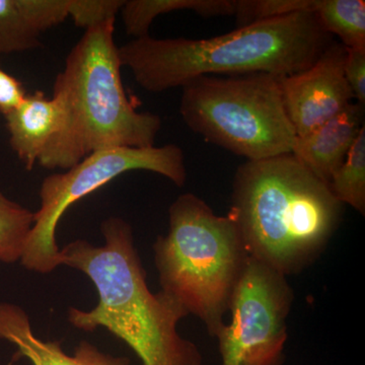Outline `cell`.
<instances>
[{"label":"cell","instance_id":"obj_3","mask_svg":"<svg viewBox=\"0 0 365 365\" xmlns=\"http://www.w3.org/2000/svg\"><path fill=\"white\" fill-rule=\"evenodd\" d=\"M342 207L329 185L289 153L240 165L227 215L250 258L287 277L325 249Z\"/></svg>","mask_w":365,"mask_h":365},{"label":"cell","instance_id":"obj_18","mask_svg":"<svg viewBox=\"0 0 365 365\" xmlns=\"http://www.w3.org/2000/svg\"><path fill=\"white\" fill-rule=\"evenodd\" d=\"M321 0H235L237 28L297 13H316Z\"/></svg>","mask_w":365,"mask_h":365},{"label":"cell","instance_id":"obj_10","mask_svg":"<svg viewBox=\"0 0 365 365\" xmlns=\"http://www.w3.org/2000/svg\"><path fill=\"white\" fill-rule=\"evenodd\" d=\"M9 144L26 170L36 163L54 170L55 160L67 127V109L63 98L43 91L26 93L16 109L4 115Z\"/></svg>","mask_w":365,"mask_h":365},{"label":"cell","instance_id":"obj_21","mask_svg":"<svg viewBox=\"0 0 365 365\" xmlns=\"http://www.w3.org/2000/svg\"><path fill=\"white\" fill-rule=\"evenodd\" d=\"M26 93L18 78L0 68V113L4 116L16 109L23 102Z\"/></svg>","mask_w":365,"mask_h":365},{"label":"cell","instance_id":"obj_16","mask_svg":"<svg viewBox=\"0 0 365 365\" xmlns=\"http://www.w3.org/2000/svg\"><path fill=\"white\" fill-rule=\"evenodd\" d=\"M333 195L342 204L365 215V127L348 153L344 163L329 184Z\"/></svg>","mask_w":365,"mask_h":365},{"label":"cell","instance_id":"obj_7","mask_svg":"<svg viewBox=\"0 0 365 365\" xmlns=\"http://www.w3.org/2000/svg\"><path fill=\"white\" fill-rule=\"evenodd\" d=\"M131 170L155 173L178 187L184 186L187 180L184 151L176 144L95 151L66 173L45 178L40 207L34 212L33 227L21 259L24 267L47 274L61 266L56 230L67 209Z\"/></svg>","mask_w":365,"mask_h":365},{"label":"cell","instance_id":"obj_19","mask_svg":"<svg viewBox=\"0 0 365 365\" xmlns=\"http://www.w3.org/2000/svg\"><path fill=\"white\" fill-rule=\"evenodd\" d=\"M123 0H71V14L78 28L86 29L116 19Z\"/></svg>","mask_w":365,"mask_h":365},{"label":"cell","instance_id":"obj_6","mask_svg":"<svg viewBox=\"0 0 365 365\" xmlns=\"http://www.w3.org/2000/svg\"><path fill=\"white\" fill-rule=\"evenodd\" d=\"M280 76H204L182 88L180 114L208 143L247 160L289 155L297 135L283 104Z\"/></svg>","mask_w":365,"mask_h":365},{"label":"cell","instance_id":"obj_5","mask_svg":"<svg viewBox=\"0 0 365 365\" xmlns=\"http://www.w3.org/2000/svg\"><path fill=\"white\" fill-rule=\"evenodd\" d=\"M170 230L153 245L163 294L200 319L215 337L225 325L250 256L234 220L182 194L170 205Z\"/></svg>","mask_w":365,"mask_h":365},{"label":"cell","instance_id":"obj_12","mask_svg":"<svg viewBox=\"0 0 365 365\" xmlns=\"http://www.w3.org/2000/svg\"><path fill=\"white\" fill-rule=\"evenodd\" d=\"M364 107L351 103L318 128L297 137L292 155L312 174L330 184L364 126Z\"/></svg>","mask_w":365,"mask_h":365},{"label":"cell","instance_id":"obj_13","mask_svg":"<svg viewBox=\"0 0 365 365\" xmlns=\"http://www.w3.org/2000/svg\"><path fill=\"white\" fill-rule=\"evenodd\" d=\"M71 0H0V56L35 49L71 14Z\"/></svg>","mask_w":365,"mask_h":365},{"label":"cell","instance_id":"obj_15","mask_svg":"<svg viewBox=\"0 0 365 365\" xmlns=\"http://www.w3.org/2000/svg\"><path fill=\"white\" fill-rule=\"evenodd\" d=\"M322 28L347 49H365V1L321 0L316 11Z\"/></svg>","mask_w":365,"mask_h":365},{"label":"cell","instance_id":"obj_14","mask_svg":"<svg viewBox=\"0 0 365 365\" xmlns=\"http://www.w3.org/2000/svg\"><path fill=\"white\" fill-rule=\"evenodd\" d=\"M177 11H193L203 18L235 16V0H130L120 11L127 34L137 39L148 35L158 16Z\"/></svg>","mask_w":365,"mask_h":365},{"label":"cell","instance_id":"obj_17","mask_svg":"<svg viewBox=\"0 0 365 365\" xmlns=\"http://www.w3.org/2000/svg\"><path fill=\"white\" fill-rule=\"evenodd\" d=\"M33 222L34 212L7 198L0 190V261H21Z\"/></svg>","mask_w":365,"mask_h":365},{"label":"cell","instance_id":"obj_9","mask_svg":"<svg viewBox=\"0 0 365 365\" xmlns=\"http://www.w3.org/2000/svg\"><path fill=\"white\" fill-rule=\"evenodd\" d=\"M345 57L344 46L333 42L306 71L280 78L283 104L297 137L307 135L353 103Z\"/></svg>","mask_w":365,"mask_h":365},{"label":"cell","instance_id":"obj_20","mask_svg":"<svg viewBox=\"0 0 365 365\" xmlns=\"http://www.w3.org/2000/svg\"><path fill=\"white\" fill-rule=\"evenodd\" d=\"M346 81L354 100L365 104V49H347L344 62Z\"/></svg>","mask_w":365,"mask_h":365},{"label":"cell","instance_id":"obj_11","mask_svg":"<svg viewBox=\"0 0 365 365\" xmlns=\"http://www.w3.org/2000/svg\"><path fill=\"white\" fill-rule=\"evenodd\" d=\"M0 338L16 347L14 359H26L32 365H130V359L101 351L81 341L69 355L59 341H43L34 334L28 314L21 307L0 302Z\"/></svg>","mask_w":365,"mask_h":365},{"label":"cell","instance_id":"obj_2","mask_svg":"<svg viewBox=\"0 0 365 365\" xmlns=\"http://www.w3.org/2000/svg\"><path fill=\"white\" fill-rule=\"evenodd\" d=\"M333 42L316 13H297L207 39L144 36L119 47V57L143 90L160 93L204 76H294Z\"/></svg>","mask_w":365,"mask_h":365},{"label":"cell","instance_id":"obj_8","mask_svg":"<svg viewBox=\"0 0 365 365\" xmlns=\"http://www.w3.org/2000/svg\"><path fill=\"white\" fill-rule=\"evenodd\" d=\"M294 292L287 276L250 258L215 336L222 365H282Z\"/></svg>","mask_w":365,"mask_h":365},{"label":"cell","instance_id":"obj_1","mask_svg":"<svg viewBox=\"0 0 365 365\" xmlns=\"http://www.w3.org/2000/svg\"><path fill=\"white\" fill-rule=\"evenodd\" d=\"M101 230L104 246L78 240L59 251L60 265L85 273L98 297L91 311L71 307L69 323L85 332L105 328L126 343L143 365H202L198 346L178 333V324L188 312L169 295L148 288L131 225L112 216Z\"/></svg>","mask_w":365,"mask_h":365},{"label":"cell","instance_id":"obj_4","mask_svg":"<svg viewBox=\"0 0 365 365\" xmlns=\"http://www.w3.org/2000/svg\"><path fill=\"white\" fill-rule=\"evenodd\" d=\"M116 19L86 29L57 76L54 93L63 98L67 127L54 169L68 170L95 151L155 146L162 120L138 112L121 78Z\"/></svg>","mask_w":365,"mask_h":365}]
</instances>
